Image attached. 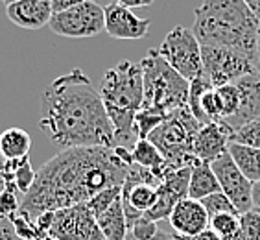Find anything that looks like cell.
Listing matches in <instances>:
<instances>
[{"instance_id": "ee69618b", "label": "cell", "mask_w": 260, "mask_h": 240, "mask_svg": "<svg viewBox=\"0 0 260 240\" xmlns=\"http://www.w3.org/2000/svg\"><path fill=\"white\" fill-rule=\"evenodd\" d=\"M255 69H256V72L260 74V61H256V63H255Z\"/></svg>"}, {"instance_id": "cb8c5ba5", "label": "cell", "mask_w": 260, "mask_h": 240, "mask_svg": "<svg viewBox=\"0 0 260 240\" xmlns=\"http://www.w3.org/2000/svg\"><path fill=\"white\" fill-rule=\"evenodd\" d=\"M218 96H220V104H221V120L220 122H225V120L233 118L238 111V105H240V93H238V87L235 83H227V85H221L216 89Z\"/></svg>"}, {"instance_id": "30bf717a", "label": "cell", "mask_w": 260, "mask_h": 240, "mask_svg": "<svg viewBox=\"0 0 260 240\" xmlns=\"http://www.w3.org/2000/svg\"><path fill=\"white\" fill-rule=\"evenodd\" d=\"M50 236L55 240H107L87 203L55 211Z\"/></svg>"}, {"instance_id": "d590c367", "label": "cell", "mask_w": 260, "mask_h": 240, "mask_svg": "<svg viewBox=\"0 0 260 240\" xmlns=\"http://www.w3.org/2000/svg\"><path fill=\"white\" fill-rule=\"evenodd\" d=\"M116 4L124 6L127 10H133V8H146V6H151L153 0H115Z\"/></svg>"}, {"instance_id": "4fadbf2b", "label": "cell", "mask_w": 260, "mask_h": 240, "mask_svg": "<svg viewBox=\"0 0 260 240\" xmlns=\"http://www.w3.org/2000/svg\"><path fill=\"white\" fill-rule=\"evenodd\" d=\"M105 13V32L113 37V39L120 41H137L146 37L150 32L151 20L140 19L135 13L124 6L111 2L104 8Z\"/></svg>"}, {"instance_id": "8fae6325", "label": "cell", "mask_w": 260, "mask_h": 240, "mask_svg": "<svg viewBox=\"0 0 260 240\" xmlns=\"http://www.w3.org/2000/svg\"><path fill=\"white\" fill-rule=\"evenodd\" d=\"M210 166L220 183V190L229 198L235 209L240 215L253 211V183L242 174L229 152L210 163Z\"/></svg>"}, {"instance_id": "74e56055", "label": "cell", "mask_w": 260, "mask_h": 240, "mask_svg": "<svg viewBox=\"0 0 260 240\" xmlns=\"http://www.w3.org/2000/svg\"><path fill=\"white\" fill-rule=\"evenodd\" d=\"M125 240H137V238H133V236H131L129 233H127ZM151 240H174V235H170V233H165V231H160V229H159L157 236H155V238H151Z\"/></svg>"}, {"instance_id": "d6a6232c", "label": "cell", "mask_w": 260, "mask_h": 240, "mask_svg": "<svg viewBox=\"0 0 260 240\" xmlns=\"http://www.w3.org/2000/svg\"><path fill=\"white\" fill-rule=\"evenodd\" d=\"M35 224L43 233H48L50 235L52 224H54V213H43L39 218H35Z\"/></svg>"}, {"instance_id": "5b68a950", "label": "cell", "mask_w": 260, "mask_h": 240, "mask_svg": "<svg viewBox=\"0 0 260 240\" xmlns=\"http://www.w3.org/2000/svg\"><path fill=\"white\" fill-rule=\"evenodd\" d=\"M144 72V105L142 109L153 111L157 115L168 116L175 111L188 105V91L190 81L179 76L160 57L159 50L148 52L140 61Z\"/></svg>"}, {"instance_id": "836d02e7", "label": "cell", "mask_w": 260, "mask_h": 240, "mask_svg": "<svg viewBox=\"0 0 260 240\" xmlns=\"http://www.w3.org/2000/svg\"><path fill=\"white\" fill-rule=\"evenodd\" d=\"M83 2H87V0H52V10H54V13H59V11L70 10L74 6L83 4Z\"/></svg>"}, {"instance_id": "d6986e66", "label": "cell", "mask_w": 260, "mask_h": 240, "mask_svg": "<svg viewBox=\"0 0 260 240\" xmlns=\"http://www.w3.org/2000/svg\"><path fill=\"white\" fill-rule=\"evenodd\" d=\"M98 227L104 233L107 240H125L129 229H127V220L124 215V205H122V196L113 201V205L105 211L104 215L96 218Z\"/></svg>"}, {"instance_id": "83f0119b", "label": "cell", "mask_w": 260, "mask_h": 240, "mask_svg": "<svg viewBox=\"0 0 260 240\" xmlns=\"http://www.w3.org/2000/svg\"><path fill=\"white\" fill-rule=\"evenodd\" d=\"M210 229L214 231L216 235L223 238L240 229V215H233V213H223L214 218H210Z\"/></svg>"}, {"instance_id": "484cf974", "label": "cell", "mask_w": 260, "mask_h": 240, "mask_svg": "<svg viewBox=\"0 0 260 240\" xmlns=\"http://www.w3.org/2000/svg\"><path fill=\"white\" fill-rule=\"evenodd\" d=\"M201 205L205 207L207 215H209V220L210 218H214V216H218V215H223V213L240 215L223 192H216V194H210V196H207V198H203V200H201Z\"/></svg>"}, {"instance_id": "f35d334b", "label": "cell", "mask_w": 260, "mask_h": 240, "mask_svg": "<svg viewBox=\"0 0 260 240\" xmlns=\"http://www.w3.org/2000/svg\"><path fill=\"white\" fill-rule=\"evenodd\" d=\"M245 4L249 6V10L256 15V19L260 20V0H244Z\"/></svg>"}, {"instance_id": "ac0fdd59", "label": "cell", "mask_w": 260, "mask_h": 240, "mask_svg": "<svg viewBox=\"0 0 260 240\" xmlns=\"http://www.w3.org/2000/svg\"><path fill=\"white\" fill-rule=\"evenodd\" d=\"M216 192H221V190L220 183H218L214 172H212V166H210V163L198 159L192 165L190 183H188V198L201 201L203 198L216 194Z\"/></svg>"}, {"instance_id": "603a6c76", "label": "cell", "mask_w": 260, "mask_h": 240, "mask_svg": "<svg viewBox=\"0 0 260 240\" xmlns=\"http://www.w3.org/2000/svg\"><path fill=\"white\" fill-rule=\"evenodd\" d=\"M210 89H214V87H212L210 80L205 76V72H201L196 80L190 81V91H188V109L192 111V115L196 116V120H198L201 126L209 124V120L205 118L203 111H201V98H203V95Z\"/></svg>"}, {"instance_id": "ba28073f", "label": "cell", "mask_w": 260, "mask_h": 240, "mask_svg": "<svg viewBox=\"0 0 260 240\" xmlns=\"http://www.w3.org/2000/svg\"><path fill=\"white\" fill-rule=\"evenodd\" d=\"M50 30L61 37L70 39H87L105 30V13L100 4L87 0L83 4L70 10L54 13L50 20Z\"/></svg>"}, {"instance_id": "7c38bea8", "label": "cell", "mask_w": 260, "mask_h": 240, "mask_svg": "<svg viewBox=\"0 0 260 240\" xmlns=\"http://www.w3.org/2000/svg\"><path fill=\"white\" fill-rule=\"evenodd\" d=\"M190 174L192 166L175 170L168 174L165 179L160 181V185L157 187V201L155 205L151 207L148 213H144L148 218L155 222L170 218L172 211L179 201L188 198V183H190Z\"/></svg>"}, {"instance_id": "277c9868", "label": "cell", "mask_w": 260, "mask_h": 240, "mask_svg": "<svg viewBox=\"0 0 260 240\" xmlns=\"http://www.w3.org/2000/svg\"><path fill=\"white\" fill-rule=\"evenodd\" d=\"M100 95L115 131V148L131 150L139 140L135 116L144 105V72L140 63L124 59L107 70Z\"/></svg>"}, {"instance_id": "1f68e13d", "label": "cell", "mask_w": 260, "mask_h": 240, "mask_svg": "<svg viewBox=\"0 0 260 240\" xmlns=\"http://www.w3.org/2000/svg\"><path fill=\"white\" fill-rule=\"evenodd\" d=\"M11 238H17L13 222H11L10 218L0 216V240H11Z\"/></svg>"}, {"instance_id": "f1b7e54d", "label": "cell", "mask_w": 260, "mask_h": 240, "mask_svg": "<svg viewBox=\"0 0 260 240\" xmlns=\"http://www.w3.org/2000/svg\"><path fill=\"white\" fill-rule=\"evenodd\" d=\"M159 233V222L151 220L146 215H142L139 220L133 224V227L129 229V235L137 240H151L155 238Z\"/></svg>"}, {"instance_id": "7a4b0ae2", "label": "cell", "mask_w": 260, "mask_h": 240, "mask_svg": "<svg viewBox=\"0 0 260 240\" xmlns=\"http://www.w3.org/2000/svg\"><path fill=\"white\" fill-rule=\"evenodd\" d=\"M39 130L61 150L115 148V131L100 91L81 69L69 70L43 89Z\"/></svg>"}, {"instance_id": "3957f363", "label": "cell", "mask_w": 260, "mask_h": 240, "mask_svg": "<svg viewBox=\"0 0 260 240\" xmlns=\"http://www.w3.org/2000/svg\"><path fill=\"white\" fill-rule=\"evenodd\" d=\"M260 20L244 0H203L194 13L192 34L201 46L227 48L256 63Z\"/></svg>"}, {"instance_id": "6da1fadb", "label": "cell", "mask_w": 260, "mask_h": 240, "mask_svg": "<svg viewBox=\"0 0 260 240\" xmlns=\"http://www.w3.org/2000/svg\"><path fill=\"white\" fill-rule=\"evenodd\" d=\"M131 165V150L120 146L61 150L41 166L20 211L35 220L43 213L85 203L104 190L124 185Z\"/></svg>"}, {"instance_id": "7bdbcfd3", "label": "cell", "mask_w": 260, "mask_h": 240, "mask_svg": "<svg viewBox=\"0 0 260 240\" xmlns=\"http://www.w3.org/2000/svg\"><path fill=\"white\" fill-rule=\"evenodd\" d=\"M6 6H10V4H15V2H20V0H2Z\"/></svg>"}, {"instance_id": "9c48e42d", "label": "cell", "mask_w": 260, "mask_h": 240, "mask_svg": "<svg viewBox=\"0 0 260 240\" xmlns=\"http://www.w3.org/2000/svg\"><path fill=\"white\" fill-rule=\"evenodd\" d=\"M201 61H203V72L214 89L227 83H235L236 80L255 72V61L240 52L227 48L201 46Z\"/></svg>"}, {"instance_id": "bcb514c9", "label": "cell", "mask_w": 260, "mask_h": 240, "mask_svg": "<svg viewBox=\"0 0 260 240\" xmlns=\"http://www.w3.org/2000/svg\"><path fill=\"white\" fill-rule=\"evenodd\" d=\"M256 213H260V209H256Z\"/></svg>"}, {"instance_id": "d4e9b609", "label": "cell", "mask_w": 260, "mask_h": 240, "mask_svg": "<svg viewBox=\"0 0 260 240\" xmlns=\"http://www.w3.org/2000/svg\"><path fill=\"white\" fill-rule=\"evenodd\" d=\"M231 142L249 146V148H260V116L238 128L236 131H233Z\"/></svg>"}, {"instance_id": "4dcf8cb0", "label": "cell", "mask_w": 260, "mask_h": 240, "mask_svg": "<svg viewBox=\"0 0 260 240\" xmlns=\"http://www.w3.org/2000/svg\"><path fill=\"white\" fill-rule=\"evenodd\" d=\"M20 203H22L20 194H17L13 190H4L0 194V216H4V218L15 216L20 211Z\"/></svg>"}, {"instance_id": "8992f818", "label": "cell", "mask_w": 260, "mask_h": 240, "mask_svg": "<svg viewBox=\"0 0 260 240\" xmlns=\"http://www.w3.org/2000/svg\"><path fill=\"white\" fill-rule=\"evenodd\" d=\"M201 124L192 115L188 105L172 113L160 126L151 131L148 140L157 146L172 170L192 166L198 161L194 155V140Z\"/></svg>"}, {"instance_id": "5bb4252c", "label": "cell", "mask_w": 260, "mask_h": 240, "mask_svg": "<svg viewBox=\"0 0 260 240\" xmlns=\"http://www.w3.org/2000/svg\"><path fill=\"white\" fill-rule=\"evenodd\" d=\"M235 85L238 87V93H240V105H238L236 115L223 122L233 131L260 116V74L255 69V72L236 80Z\"/></svg>"}, {"instance_id": "2e32d148", "label": "cell", "mask_w": 260, "mask_h": 240, "mask_svg": "<svg viewBox=\"0 0 260 240\" xmlns=\"http://www.w3.org/2000/svg\"><path fill=\"white\" fill-rule=\"evenodd\" d=\"M168 220H170V225L175 231V235L181 236H194L210 229V220L205 207L201 205V201L192 200V198L179 201L175 205V209L172 211Z\"/></svg>"}, {"instance_id": "ffe728a7", "label": "cell", "mask_w": 260, "mask_h": 240, "mask_svg": "<svg viewBox=\"0 0 260 240\" xmlns=\"http://www.w3.org/2000/svg\"><path fill=\"white\" fill-rule=\"evenodd\" d=\"M31 148V137L22 128H8L0 133V154L8 161L28 157Z\"/></svg>"}, {"instance_id": "e575fe53", "label": "cell", "mask_w": 260, "mask_h": 240, "mask_svg": "<svg viewBox=\"0 0 260 240\" xmlns=\"http://www.w3.org/2000/svg\"><path fill=\"white\" fill-rule=\"evenodd\" d=\"M174 240H220V236L216 235L212 229H207L200 235H194V236H181V235H175L174 233Z\"/></svg>"}, {"instance_id": "f6af8a7d", "label": "cell", "mask_w": 260, "mask_h": 240, "mask_svg": "<svg viewBox=\"0 0 260 240\" xmlns=\"http://www.w3.org/2000/svg\"><path fill=\"white\" fill-rule=\"evenodd\" d=\"M11 240H20V238H11Z\"/></svg>"}, {"instance_id": "ab89813d", "label": "cell", "mask_w": 260, "mask_h": 240, "mask_svg": "<svg viewBox=\"0 0 260 240\" xmlns=\"http://www.w3.org/2000/svg\"><path fill=\"white\" fill-rule=\"evenodd\" d=\"M4 165H6V159L2 157L0 154V194L6 190V179H4Z\"/></svg>"}, {"instance_id": "4316f807", "label": "cell", "mask_w": 260, "mask_h": 240, "mask_svg": "<svg viewBox=\"0 0 260 240\" xmlns=\"http://www.w3.org/2000/svg\"><path fill=\"white\" fill-rule=\"evenodd\" d=\"M122 196V187H113V189H107L100 194H96L94 198H90L89 201H85L89 211L94 215V218H98L100 215H104L105 211L109 209L113 205V201L116 198H120Z\"/></svg>"}, {"instance_id": "8d00e7d4", "label": "cell", "mask_w": 260, "mask_h": 240, "mask_svg": "<svg viewBox=\"0 0 260 240\" xmlns=\"http://www.w3.org/2000/svg\"><path fill=\"white\" fill-rule=\"evenodd\" d=\"M253 209H260V181L253 183Z\"/></svg>"}, {"instance_id": "f546056e", "label": "cell", "mask_w": 260, "mask_h": 240, "mask_svg": "<svg viewBox=\"0 0 260 240\" xmlns=\"http://www.w3.org/2000/svg\"><path fill=\"white\" fill-rule=\"evenodd\" d=\"M240 231L244 240H260V213L253 209L240 215Z\"/></svg>"}, {"instance_id": "7402d4cb", "label": "cell", "mask_w": 260, "mask_h": 240, "mask_svg": "<svg viewBox=\"0 0 260 240\" xmlns=\"http://www.w3.org/2000/svg\"><path fill=\"white\" fill-rule=\"evenodd\" d=\"M229 154L235 159L236 166L240 168V172L251 183L260 181V148H249V146L231 142Z\"/></svg>"}, {"instance_id": "44dd1931", "label": "cell", "mask_w": 260, "mask_h": 240, "mask_svg": "<svg viewBox=\"0 0 260 240\" xmlns=\"http://www.w3.org/2000/svg\"><path fill=\"white\" fill-rule=\"evenodd\" d=\"M157 201V187L148 185V183H127L122 185V203L133 207L139 213H148Z\"/></svg>"}, {"instance_id": "9a60e30c", "label": "cell", "mask_w": 260, "mask_h": 240, "mask_svg": "<svg viewBox=\"0 0 260 240\" xmlns=\"http://www.w3.org/2000/svg\"><path fill=\"white\" fill-rule=\"evenodd\" d=\"M231 135L233 130H229L223 122H210L207 126H201L194 140V155L200 161L214 163L229 152Z\"/></svg>"}, {"instance_id": "60d3db41", "label": "cell", "mask_w": 260, "mask_h": 240, "mask_svg": "<svg viewBox=\"0 0 260 240\" xmlns=\"http://www.w3.org/2000/svg\"><path fill=\"white\" fill-rule=\"evenodd\" d=\"M220 240H244V235H242V231L238 229L236 233H233V235H229V236H223V238H220Z\"/></svg>"}, {"instance_id": "52a82bcc", "label": "cell", "mask_w": 260, "mask_h": 240, "mask_svg": "<svg viewBox=\"0 0 260 240\" xmlns=\"http://www.w3.org/2000/svg\"><path fill=\"white\" fill-rule=\"evenodd\" d=\"M157 50L160 57L186 81L196 80L203 72L200 41L196 39L192 30L185 26H175Z\"/></svg>"}, {"instance_id": "e0dca14e", "label": "cell", "mask_w": 260, "mask_h": 240, "mask_svg": "<svg viewBox=\"0 0 260 240\" xmlns=\"http://www.w3.org/2000/svg\"><path fill=\"white\" fill-rule=\"evenodd\" d=\"M8 19L24 30H39L48 26L54 15L52 0H20L15 4L6 6Z\"/></svg>"}, {"instance_id": "b9f144b4", "label": "cell", "mask_w": 260, "mask_h": 240, "mask_svg": "<svg viewBox=\"0 0 260 240\" xmlns=\"http://www.w3.org/2000/svg\"><path fill=\"white\" fill-rule=\"evenodd\" d=\"M256 57L260 61V26H258V37H256Z\"/></svg>"}]
</instances>
